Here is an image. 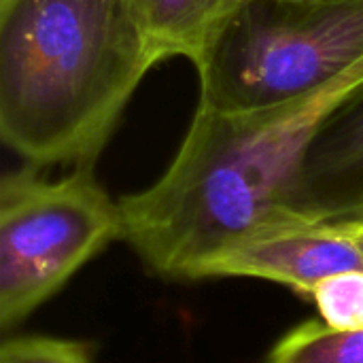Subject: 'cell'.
<instances>
[{"label":"cell","instance_id":"12","mask_svg":"<svg viewBox=\"0 0 363 363\" xmlns=\"http://www.w3.org/2000/svg\"><path fill=\"white\" fill-rule=\"evenodd\" d=\"M296 2H300V0H296Z\"/></svg>","mask_w":363,"mask_h":363},{"label":"cell","instance_id":"10","mask_svg":"<svg viewBox=\"0 0 363 363\" xmlns=\"http://www.w3.org/2000/svg\"><path fill=\"white\" fill-rule=\"evenodd\" d=\"M0 363H94L91 349L74 338L47 334H9Z\"/></svg>","mask_w":363,"mask_h":363},{"label":"cell","instance_id":"3","mask_svg":"<svg viewBox=\"0 0 363 363\" xmlns=\"http://www.w3.org/2000/svg\"><path fill=\"white\" fill-rule=\"evenodd\" d=\"M362 60L363 0H253L198 68V111H259Z\"/></svg>","mask_w":363,"mask_h":363},{"label":"cell","instance_id":"9","mask_svg":"<svg viewBox=\"0 0 363 363\" xmlns=\"http://www.w3.org/2000/svg\"><path fill=\"white\" fill-rule=\"evenodd\" d=\"M323 323L336 330L363 332V268L321 281L308 298Z\"/></svg>","mask_w":363,"mask_h":363},{"label":"cell","instance_id":"6","mask_svg":"<svg viewBox=\"0 0 363 363\" xmlns=\"http://www.w3.org/2000/svg\"><path fill=\"white\" fill-rule=\"evenodd\" d=\"M363 200V98L342 111L313 145L298 208L334 215Z\"/></svg>","mask_w":363,"mask_h":363},{"label":"cell","instance_id":"7","mask_svg":"<svg viewBox=\"0 0 363 363\" xmlns=\"http://www.w3.org/2000/svg\"><path fill=\"white\" fill-rule=\"evenodd\" d=\"M162 60L187 57L196 70L253 0H130Z\"/></svg>","mask_w":363,"mask_h":363},{"label":"cell","instance_id":"5","mask_svg":"<svg viewBox=\"0 0 363 363\" xmlns=\"http://www.w3.org/2000/svg\"><path fill=\"white\" fill-rule=\"evenodd\" d=\"M355 268H363V234L351 219L283 208L215 253L198 281L259 279L308 300L321 281Z\"/></svg>","mask_w":363,"mask_h":363},{"label":"cell","instance_id":"1","mask_svg":"<svg viewBox=\"0 0 363 363\" xmlns=\"http://www.w3.org/2000/svg\"><path fill=\"white\" fill-rule=\"evenodd\" d=\"M359 98L363 60L259 111H196L166 172L119 200L121 242L151 277L196 283L202 266L232 240L283 208H298L313 145Z\"/></svg>","mask_w":363,"mask_h":363},{"label":"cell","instance_id":"11","mask_svg":"<svg viewBox=\"0 0 363 363\" xmlns=\"http://www.w3.org/2000/svg\"><path fill=\"white\" fill-rule=\"evenodd\" d=\"M332 217H345V219H351V221L362 230V234H363V200L355 202V204H351V206H347V208H342V211H338V213H334Z\"/></svg>","mask_w":363,"mask_h":363},{"label":"cell","instance_id":"2","mask_svg":"<svg viewBox=\"0 0 363 363\" xmlns=\"http://www.w3.org/2000/svg\"><path fill=\"white\" fill-rule=\"evenodd\" d=\"M164 62L130 0H0V136L28 166H96Z\"/></svg>","mask_w":363,"mask_h":363},{"label":"cell","instance_id":"4","mask_svg":"<svg viewBox=\"0 0 363 363\" xmlns=\"http://www.w3.org/2000/svg\"><path fill=\"white\" fill-rule=\"evenodd\" d=\"M77 166L45 179L34 166L0 183V330L13 334L45 302L113 242L123 240V215L96 179Z\"/></svg>","mask_w":363,"mask_h":363},{"label":"cell","instance_id":"8","mask_svg":"<svg viewBox=\"0 0 363 363\" xmlns=\"http://www.w3.org/2000/svg\"><path fill=\"white\" fill-rule=\"evenodd\" d=\"M266 363H363V332L304 321L277 340Z\"/></svg>","mask_w":363,"mask_h":363}]
</instances>
